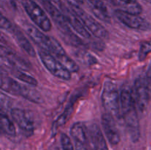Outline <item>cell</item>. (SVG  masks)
Instances as JSON below:
<instances>
[{"label": "cell", "instance_id": "cell-1", "mask_svg": "<svg viewBox=\"0 0 151 150\" xmlns=\"http://www.w3.org/2000/svg\"><path fill=\"white\" fill-rule=\"evenodd\" d=\"M121 114L133 142L139 140L141 132L134 96L129 86H123L120 92Z\"/></svg>", "mask_w": 151, "mask_h": 150}, {"label": "cell", "instance_id": "cell-2", "mask_svg": "<svg viewBox=\"0 0 151 150\" xmlns=\"http://www.w3.org/2000/svg\"><path fill=\"white\" fill-rule=\"evenodd\" d=\"M43 5L49 15L51 16L58 29L61 32L65 41L75 46H83V43L82 42L81 38L74 33L64 13L60 11L59 9L55 7L50 0H43Z\"/></svg>", "mask_w": 151, "mask_h": 150}, {"label": "cell", "instance_id": "cell-3", "mask_svg": "<svg viewBox=\"0 0 151 150\" xmlns=\"http://www.w3.org/2000/svg\"><path fill=\"white\" fill-rule=\"evenodd\" d=\"M1 88L2 91L20 96L25 99L35 104H42L44 102L42 96L38 91L34 88L20 83L13 78L4 76L1 73Z\"/></svg>", "mask_w": 151, "mask_h": 150}, {"label": "cell", "instance_id": "cell-4", "mask_svg": "<svg viewBox=\"0 0 151 150\" xmlns=\"http://www.w3.org/2000/svg\"><path fill=\"white\" fill-rule=\"evenodd\" d=\"M103 106L108 113L115 118L121 116L120 93L116 85L111 81H106L101 95Z\"/></svg>", "mask_w": 151, "mask_h": 150}, {"label": "cell", "instance_id": "cell-5", "mask_svg": "<svg viewBox=\"0 0 151 150\" xmlns=\"http://www.w3.org/2000/svg\"><path fill=\"white\" fill-rule=\"evenodd\" d=\"M22 4L27 14L37 27L44 32H47L51 30V21L39 4L33 0H22Z\"/></svg>", "mask_w": 151, "mask_h": 150}, {"label": "cell", "instance_id": "cell-6", "mask_svg": "<svg viewBox=\"0 0 151 150\" xmlns=\"http://www.w3.org/2000/svg\"><path fill=\"white\" fill-rule=\"evenodd\" d=\"M70 9L81 20L86 29L99 39H108L109 33L107 29L97 21L94 17L90 16L77 4H69Z\"/></svg>", "mask_w": 151, "mask_h": 150}, {"label": "cell", "instance_id": "cell-7", "mask_svg": "<svg viewBox=\"0 0 151 150\" xmlns=\"http://www.w3.org/2000/svg\"><path fill=\"white\" fill-rule=\"evenodd\" d=\"M38 55L43 65L53 76L63 80H70L72 72L50 51L41 49L38 50Z\"/></svg>", "mask_w": 151, "mask_h": 150}, {"label": "cell", "instance_id": "cell-8", "mask_svg": "<svg viewBox=\"0 0 151 150\" xmlns=\"http://www.w3.org/2000/svg\"><path fill=\"white\" fill-rule=\"evenodd\" d=\"M1 29L7 31L9 33L11 34L14 38L15 41L18 44L21 49L23 51H24L30 57H34L36 55L35 49L32 44L28 41L27 38L24 35V34L20 30L18 27H16L15 25H13L8 19L4 16H1V22H0Z\"/></svg>", "mask_w": 151, "mask_h": 150}, {"label": "cell", "instance_id": "cell-9", "mask_svg": "<svg viewBox=\"0 0 151 150\" xmlns=\"http://www.w3.org/2000/svg\"><path fill=\"white\" fill-rule=\"evenodd\" d=\"M116 19L130 29L140 31H147L151 29V25L147 21L137 14L128 13L118 9L114 12Z\"/></svg>", "mask_w": 151, "mask_h": 150}, {"label": "cell", "instance_id": "cell-10", "mask_svg": "<svg viewBox=\"0 0 151 150\" xmlns=\"http://www.w3.org/2000/svg\"><path fill=\"white\" fill-rule=\"evenodd\" d=\"M134 96L137 107L140 112H145L150 101V91L146 78L139 76L134 82Z\"/></svg>", "mask_w": 151, "mask_h": 150}, {"label": "cell", "instance_id": "cell-11", "mask_svg": "<svg viewBox=\"0 0 151 150\" xmlns=\"http://www.w3.org/2000/svg\"><path fill=\"white\" fill-rule=\"evenodd\" d=\"M10 115L21 129L22 133L27 137L32 136L35 132V124L30 113L27 110L20 108H13L10 110Z\"/></svg>", "mask_w": 151, "mask_h": 150}, {"label": "cell", "instance_id": "cell-12", "mask_svg": "<svg viewBox=\"0 0 151 150\" xmlns=\"http://www.w3.org/2000/svg\"><path fill=\"white\" fill-rule=\"evenodd\" d=\"M1 60H4L7 66L20 70H27L30 69V63L24 59L15 51H13L7 47L1 46Z\"/></svg>", "mask_w": 151, "mask_h": 150}, {"label": "cell", "instance_id": "cell-13", "mask_svg": "<svg viewBox=\"0 0 151 150\" xmlns=\"http://www.w3.org/2000/svg\"><path fill=\"white\" fill-rule=\"evenodd\" d=\"M101 124L109 142L113 146L117 145L120 142V135L114 117L108 113H104L102 116Z\"/></svg>", "mask_w": 151, "mask_h": 150}, {"label": "cell", "instance_id": "cell-14", "mask_svg": "<svg viewBox=\"0 0 151 150\" xmlns=\"http://www.w3.org/2000/svg\"><path fill=\"white\" fill-rule=\"evenodd\" d=\"M24 29L29 38L38 46L47 51L50 43V36L44 34L39 28H37L36 26L30 24H26L24 25Z\"/></svg>", "mask_w": 151, "mask_h": 150}, {"label": "cell", "instance_id": "cell-15", "mask_svg": "<svg viewBox=\"0 0 151 150\" xmlns=\"http://www.w3.org/2000/svg\"><path fill=\"white\" fill-rule=\"evenodd\" d=\"M64 15L73 30H75L78 35L82 36L83 38H86V39L91 38V33H90L89 31L86 29V27L83 24L81 19L72 10H66V11L64 12Z\"/></svg>", "mask_w": 151, "mask_h": 150}, {"label": "cell", "instance_id": "cell-16", "mask_svg": "<svg viewBox=\"0 0 151 150\" xmlns=\"http://www.w3.org/2000/svg\"><path fill=\"white\" fill-rule=\"evenodd\" d=\"M88 132L94 150H109L106 138L98 124H93Z\"/></svg>", "mask_w": 151, "mask_h": 150}, {"label": "cell", "instance_id": "cell-17", "mask_svg": "<svg viewBox=\"0 0 151 150\" xmlns=\"http://www.w3.org/2000/svg\"><path fill=\"white\" fill-rule=\"evenodd\" d=\"M92 7L94 16L103 21L110 23L111 16L109 15L108 8L103 0H88Z\"/></svg>", "mask_w": 151, "mask_h": 150}, {"label": "cell", "instance_id": "cell-18", "mask_svg": "<svg viewBox=\"0 0 151 150\" xmlns=\"http://www.w3.org/2000/svg\"><path fill=\"white\" fill-rule=\"evenodd\" d=\"M71 136L74 141L77 142L82 143L86 145L87 144V129L83 122L78 121L73 124L70 129Z\"/></svg>", "mask_w": 151, "mask_h": 150}, {"label": "cell", "instance_id": "cell-19", "mask_svg": "<svg viewBox=\"0 0 151 150\" xmlns=\"http://www.w3.org/2000/svg\"><path fill=\"white\" fill-rule=\"evenodd\" d=\"M114 4L120 7V10L133 14L139 15L142 12V7L137 0H114Z\"/></svg>", "mask_w": 151, "mask_h": 150}, {"label": "cell", "instance_id": "cell-20", "mask_svg": "<svg viewBox=\"0 0 151 150\" xmlns=\"http://www.w3.org/2000/svg\"><path fill=\"white\" fill-rule=\"evenodd\" d=\"M0 124L2 133L9 137H15L16 135V129L14 124L6 113L1 111L0 117Z\"/></svg>", "mask_w": 151, "mask_h": 150}, {"label": "cell", "instance_id": "cell-21", "mask_svg": "<svg viewBox=\"0 0 151 150\" xmlns=\"http://www.w3.org/2000/svg\"><path fill=\"white\" fill-rule=\"evenodd\" d=\"M13 69H14L15 70L13 71V74L16 79H19V80L22 81V82H25V83H27V85H32V86H36V85H38V81H37L36 79L34 78L32 76L25 73L24 71L20 70V69H15V68H13Z\"/></svg>", "mask_w": 151, "mask_h": 150}, {"label": "cell", "instance_id": "cell-22", "mask_svg": "<svg viewBox=\"0 0 151 150\" xmlns=\"http://www.w3.org/2000/svg\"><path fill=\"white\" fill-rule=\"evenodd\" d=\"M74 103L75 102L72 101V103H69V104H68L67 107H66L65 110L63 111V113L59 116L58 119L57 121H55V127H59V126L65 124L67 122V121L69 120V118L72 116V113H73Z\"/></svg>", "mask_w": 151, "mask_h": 150}, {"label": "cell", "instance_id": "cell-23", "mask_svg": "<svg viewBox=\"0 0 151 150\" xmlns=\"http://www.w3.org/2000/svg\"><path fill=\"white\" fill-rule=\"evenodd\" d=\"M151 52V40L150 41H142L140 44L139 50V60L144 61L147 56Z\"/></svg>", "mask_w": 151, "mask_h": 150}, {"label": "cell", "instance_id": "cell-24", "mask_svg": "<svg viewBox=\"0 0 151 150\" xmlns=\"http://www.w3.org/2000/svg\"><path fill=\"white\" fill-rule=\"evenodd\" d=\"M60 144H61L63 150H75L70 138L66 134H61V135H60Z\"/></svg>", "mask_w": 151, "mask_h": 150}, {"label": "cell", "instance_id": "cell-25", "mask_svg": "<svg viewBox=\"0 0 151 150\" xmlns=\"http://www.w3.org/2000/svg\"><path fill=\"white\" fill-rule=\"evenodd\" d=\"M75 150H88L86 148V145L82 144V143L77 142L75 141Z\"/></svg>", "mask_w": 151, "mask_h": 150}, {"label": "cell", "instance_id": "cell-26", "mask_svg": "<svg viewBox=\"0 0 151 150\" xmlns=\"http://www.w3.org/2000/svg\"><path fill=\"white\" fill-rule=\"evenodd\" d=\"M66 1L69 2V4H77V2L75 0H66Z\"/></svg>", "mask_w": 151, "mask_h": 150}, {"label": "cell", "instance_id": "cell-27", "mask_svg": "<svg viewBox=\"0 0 151 150\" xmlns=\"http://www.w3.org/2000/svg\"><path fill=\"white\" fill-rule=\"evenodd\" d=\"M76 1L77 3H78V4H83V3H84V1L85 0H75Z\"/></svg>", "mask_w": 151, "mask_h": 150}, {"label": "cell", "instance_id": "cell-28", "mask_svg": "<svg viewBox=\"0 0 151 150\" xmlns=\"http://www.w3.org/2000/svg\"><path fill=\"white\" fill-rule=\"evenodd\" d=\"M53 1H54L55 3H56V4H61V3H60V0H52Z\"/></svg>", "mask_w": 151, "mask_h": 150}, {"label": "cell", "instance_id": "cell-29", "mask_svg": "<svg viewBox=\"0 0 151 150\" xmlns=\"http://www.w3.org/2000/svg\"><path fill=\"white\" fill-rule=\"evenodd\" d=\"M106 1H109V2H111V3H113V4H114V0H106Z\"/></svg>", "mask_w": 151, "mask_h": 150}, {"label": "cell", "instance_id": "cell-30", "mask_svg": "<svg viewBox=\"0 0 151 150\" xmlns=\"http://www.w3.org/2000/svg\"><path fill=\"white\" fill-rule=\"evenodd\" d=\"M145 1H146L147 2H148V3H150V4H151V0H145Z\"/></svg>", "mask_w": 151, "mask_h": 150}]
</instances>
